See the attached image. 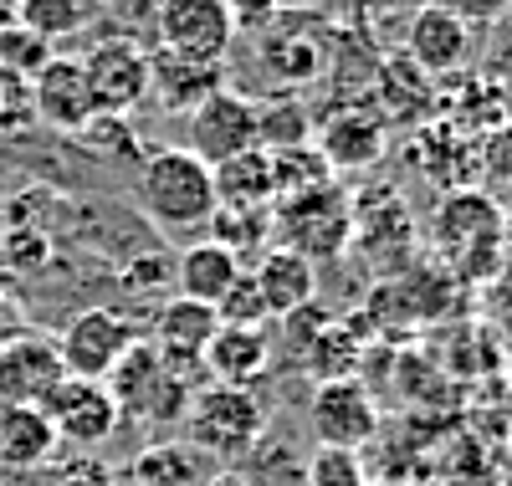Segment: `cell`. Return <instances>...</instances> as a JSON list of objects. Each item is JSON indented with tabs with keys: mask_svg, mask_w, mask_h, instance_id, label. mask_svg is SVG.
<instances>
[{
	"mask_svg": "<svg viewBox=\"0 0 512 486\" xmlns=\"http://www.w3.org/2000/svg\"><path fill=\"white\" fill-rule=\"evenodd\" d=\"M26 98H31V113L47 123V128H62V134H77V128L93 118L88 77H82V62L77 57H52L47 67L26 82Z\"/></svg>",
	"mask_w": 512,
	"mask_h": 486,
	"instance_id": "obj_15",
	"label": "cell"
},
{
	"mask_svg": "<svg viewBox=\"0 0 512 486\" xmlns=\"http://www.w3.org/2000/svg\"><path fill=\"white\" fill-rule=\"evenodd\" d=\"M16 21L57 47L88 26V0H16Z\"/></svg>",
	"mask_w": 512,
	"mask_h": 486,
	"instance_id": "obj_27",
	"label": "cell"
},
{
	"mask_svg": "<svg viewBox=\"0 0 512 486\" xmlns=\"http://www.w3.org/2000/svg\"><path fill=\"white\" fill-rule=\"evenodd\" d=\"M52 451H57V430L36 405H0V461L31 471L52 461Z\"/></svg>",
	"mask_w": 512,
	"mask_h": 486,
	"instance_id": "obj_22",
	"label": "cell"
},
{
	"mask_svg": "<svg viewBox=\"0 0 512 486\" xmlns=\"http://www.w3.org/2000/svg\"><path fill=\"white\" fill-rule=\"evenodd\" d=\"M267 159H272V190H277V200L308 195V190H318V185L333 180V169L323 164V154L313 149V139L297 144V149H277V154H267ZM277 200H272V205H277Z\"/></svg>",
	"mask_w": 512,
	"mask_h": 486,
	"instance_id": "obj_25",
	"label": "cell"
},
{
	"mask_svg": "<svg viewBox=\"0 0 512 486\" xmlns=\"http://www.w3.org/2000/svg\"><path fill=\"white\" fill-rule=\"evenodd\" d=\"M267 369H272V343L262 328H216V338L205 343V384L251 389Z\"/></svg>",
	"mask_w": 512,
	"mask_h": 486,
	"instance_id": "obj_19",
	"label": "cell"
},
{
	"mask_svg": "<svg viewBox=\"0 0 512 486\" xmlns=\"http://www.w3.org/2000/svg\"><path fill=\"white\" fill-rule=\"evenodd\" d=\"M108 11H113L123 26H154L159 0H108Z\"/></svg>",
	"mask_w": 512,
	"mask_h": 486,
	"instance_id": "obj_36",
	"label": "cell"
},
{
	"mask_svg": "<svg viewBox=\"0 0 512 486\" xmlns=\"http://www.w3.org/2000/svg\"><path fill=\"white\" fill-rule=\"evenodd\" d=\"M308 425L318 435V446H344V451H364L379 440L384 420H379V400L374 389L354 374V379H328L313 389L308 400Z\"/></svg>",
	"mask_w": 512,
	"mask_h": 486,
	"instance_id": "obj_6",
	"label": "cell"
},
{
	"mask_svg": "<svg viewBox=\"0 0 512 486\" xmlns=\"http://www.w3.org/2000/svg\"><path fill=\"white\" fill-rule=\"evenodd\" d=\"M139 205L159 231H200L216 215V185L210 164L190 149H154L139 164Z\"/></svg>",
	"mask_w": 512,
	"mask_h": 486,
	"instance_id": "obj_2",
	"label": "cell"
},
{
	"mask_svg": "<svg viewBox=\"0 0 512 486\" xmlns=\"http://www.w3.org/2000/svg\"><path fill=\"white\" fill-rule=\"evenodd\" d=\"M210 476H216V466L195 446H149L128 466V481L134 486H205Z\"/></svg>",
	"mask_w": 512,
	"mask_h": 486,
	"instance_id": "obj_23",
	"label": "cell"
},
{
	"mask_svg": "<svg viewBox=\"0 0 512 486\" xmlns=\"http://www.w3.org/2000/svg\"><path fill=\"white\" fill-rule=\"evenodd\" d=\"M226 87V67L216 62H190V57H175V52H149V98L164 108V113H195L210 93Z\"/></svg>",
	"mask_w": 512,
	"mask_h": 486,
	"instance_id": "obj_18",
	"label": "cell"
},
{
	"mask_svg": "<svg viewBox=\"0 0 512 486\" xmlns=\"http://www.w3.org/2000/svg\"><path fill=\"white\" fill-rule=\"evenodd\" d=\"M226 11L236 26H267L277 16V0H226Z\"/></svg>",
	"mask_w": 512,
	"mask_h": 486,
	"instance_id": "obj_35",
	"label": "cell"
},
{
	"mask_svg": "<svg viewBox=\"0 0 512 486\" xmlns=\"http://www.w3.org/2000/svg\"><path fill=\"white\" fill-rule=\"evenodd\" d=\"M200 164H226L246 149H256V103L221 87V93H210L195 113H190V144H185Z\"/></svg>",
	"mask_w": 512,
	"mask_h": 486,
	"instance_id": "obj_10",
	"label": "cell"
},
{
	"mask_svg": "<svg viewBox=\"0 0 512 486\" xmlns=\"http://www.w3.org/2000/svg\"><path fill=\"white\" fill-rule=\"evenodd\" d=\"M502 246H512V200L502 205Z\"/></svg>",
	"mask_w": 512,
	"mask_h": 486,
	"instance_id": "obj_40",
	"label": "cell"
},
{
	"mask_svg": "<svg viewBox=\"0 0 512 486\" xmlns=\"http://www.w3.org/2000/svg\"><path fill=\"white\" fill-rule=\"evenodd\" d=\"M205 486H251V481H246L241 471H216V476H210Z\"/></svg>",
	"mask_w": 512,
	"mask_h": 486,
	"instance_id": "obj_38",
	"label": "cell"
},
{
	"mask_svg": "<svg viewBox=\"0 0 512 486\" xmlns=\"http://www.w3.org/2000/svg\"><path fill=\"white\" fill-rule=\"evenodd\" d=\"M134 343H139V328L128 323L123 313H113V307H82V313L62 328V338H57V359H62V374L103 384L113 374V364Z\"/></svg>",
	"mask_w": 512,
	"mask_h": 486,
	"instance_id": "obj_8",
	"label": "cell"
},
{
	"mask_svg": "<svg viewBox=\"0 0 512 486\" xmlns=\"http://www.w3.org/2000/svg\"><path fill=\"white\" fill-rule=\"evenodd\" d=\"M103 384L118 405V420H139V425H185V410L200 389L180 369H169L149 338L128 348Z\"/></svg>",
	"mask_w": 512,
	"mask_h": 486,
	"instance_id": "obj_3",
	"label": "cell"
},
{
	"mask_svg": "<svg viewBox=\"0 0 512 486\" xmlns=\"http://www.w3.org/2000/svg\"><path fill=\"white\" fill-rule=\"evenodd\" d=\"M210 185H216V210H272V200H277L267 149H246V154L216 164L210 169Z\"/></svg>",
	"mask_w": 512,
	"mask_h": 486,
	"instance_id": "obj_21",
	"label": "cell"
},
{
	"mask_svg": "<svg viewBox=\"0 0 512 486\" xmlns=\"http://www.w3.org/2000/svg\"><path fill=\"white\" fill-rule=\"evenodd\" d=\"M154 36H159V47L175 52V57L226 67V52L236 41V21L226 11V0H159Z\"/></svg>",
	"mask_w": 512,
	"mask_h": 486,
	"instance_id": "obj_7",
	"label": "cell"
},
{
	"mask_svg": "<svg viewBox=\"0 0 512 486\" xmlns=\"http://www.w3.org/2000/svg\"><path fill=\"white\" fill-rule=\"evenodd\" d=\"M57 52H52V41H41L36 31H26L21 21L0 31V72L16 77V82H31L41 67H47Z\"/></svg>",
	"mask_w": 512,
	"mask_h": 486,
	"instance_id": "obj_29",
	"label": "cell"
},
{
	"mask_svg": "<svg viewBox=\"0 0 512 486\" xmlns=\"http://www.w3.org/2000/svg\"><path fill=\"white\" fill-rule=\"evenodd\" d=\"M82 77H88L93 113L128 118V108H139L149 98V52L134 36L103 41V47H93L82 57Z\"/></svg>",
	"mask_w": 512,
	"mask_h": 486,
	"instance_id": "obj_9",
	"label": "cell"
},
{
	"mask_svg": "<svg viewBox=\"0 0 512 486\" xmlns=\"http://www.w3.org/2000/svg\"><path fill=\"white\" fill-rule=\"evenodd\" d=\"M482 302L492 307L497 318H512V246L502 251V261L492 267V277L482 282Z\"/></svg>",
	"mask_w": 512,
	"mask_h": 486,
	"instance_id": "obj_33",
	"label": "cell"
},
{
	"mask_svg": "<svg viewBox=\"0 0 512 486\" xmlns=\"http://www.w3.org/2000/svg\"><path fill=\"white\" fill-rule=\"evenodd\" d=\"M77 134H82V144H88V149H98V154H108V159H134V154H139L128 118H113V113H93L88 123L77 128Z\"/></svg>",
	"mask_w": 512,
	"mask_h": 486,
	"instance_id": "obj_32",
	"label": "cell"
},
{
	"mask_svg": "<svg viewBox=\"0 0 512 486\" xmlns=\"http://www.w3.org/2000/svg\"><path fill=\"white\" fill-rule=\"evenodd\" d=\"M216 328H221L216 307L190 302V297H169V302H159V313H154L149 343L159 348V359L169 369H180L185 379L205 384V343L216 338Z\"/></svg>",
	"mask_w": 512,
	"mask_h": 486,
	"instance_id": "obj_12",
	"label": "cell"
},
{
	"mask_svg": "<svg viewBox=\"0 0 512 486\" xmlns=\"http://www.w3.org/2000/svg\"><path fill=\"white\" fill-rule=\"evenodd\" d=\"M446 11H456L466 26H497L512 11V0H446Z\"/></svg>",
	"mask_w": 512,
	"mask_h": 486,
	"instance_id": "obj_34",
	"label": "cell"
},
{
	"mask_svg": "<svg viewBox=\"0 0 512 486\" xmlns=\"http://www.w3.org/2000/svg\"><path fill=\"white\" fill-rule=\"evenodd\" d=\"M492 72L512 77V11L492 26Z\"/></svg>",
	"mask_w": 512,
	"mask_h": 486,
	"instance_id": "obj_37",
	"label": "cell"
},
{
	"mask_svg": "<svg viewBox=\"0 0 512 486\" xmlns=\"http://www.w3.org/2000/svg\"><path fill=\"white\" fill-rule=\"evenodd\" d=\"M62 384L57 338L16 333L0 343V405H47V394Z\"/></svg>",
	"mask_w": 512,
	"mask_h": 486,
	"instance_id": "obj_13",
	"label": "cell"
},
{
	"mask_svg": "<svg viewBox=\"0 0 512 486\" xmlns=\"http://www.w3.org/2000/svg\"><path fill=\"white\" fill-rule=\"evenodd\" d=\"M272 236V210H216L210 215V241L226 246L241 267H246V251L262 256Z\"/></svg>",
	"mask_w": 512,
	"mask_h": 486,
	"instance_id": "obj_26",
	"label": "cell"
},
{
	"mask_svg": "<svg viewBox=\"0 0 512 486\" xmlns=\"http://www.w3.org/2000/svg\"><path fill=\"white\" fill-rule=\"evenodd\" d=\"M267 67L282 82H308L323 72V57L308 36H277V41H267Z\"/></svg>",
	"mask_w": 512,
	"mask_h": 486,
	"instance_id": "obj_30",
	"label": "cell"
},
{
	"mask_svg": "<svg viewBox=\"0 0 512 486\" xmlns=\"http://www.w3.org/2000/svg\"><path fill=\"white\" fill-rule=\"evenodd\" d=\"M16 26V0H0V31Z\"/></svg>",
	"mask_w": 512,
	"mask_h": 486,
	"instance_id": "obj_39",
	"label": "cell"
},
{
	"mask_svg": "<svg viewBox=\"0 0 512 486\" xmlns=\"http://www.w3.org/2000/svg\"><path fill=\"white\" fill-rule=\"evenodd\" d=\"M507 466H512V425H507Z\"/></svg>",
	"mask_w": 512,
	"mask_h": 486,
	"instance_id": "obj_42",
	"label": "cell"
},
{
	"mask_svg": "<svg viewBox=\"0 0 512 486\" xmlns=\"http://www.w3.org/2000/svg\"><path fill=\"white\" fill-rule=\"evenodd\" d=\"M216 318H221V328H267V323H272L267 307H262V297H256L251 272H241V277L231 282V292L216 302Z\"/></svg>",
	"mask_w": 512,
	"mask_h": 486,
	"instance_id": "obj_31",
	"label": "cell"
},
{
	"mask_svg": "<svg viewBox=\"0 0 512 486\" xmlns=\"http://www.w3.org/2000/svg\"><path fill=\"white\" fill-rule=\"evenodd\" d=\"M313 149L333 174H364L384 159V118L374 108H344L318 128Z\"/></svg>",
	"mask_w": 512,
	"mask_h": 486,
	"instance_id": "obj_17",
	"label": "cell"
},
{
	"mask_svg": "<svg viewBox=\"0 0 512 486\" xmlns=\"http://www.w3.org/2000/svg\"><path fill=\"white\" fill-rule=\"evenodd\" d=\"M272 236H277V246L308 256L313 267L344 256L354 246V195L338 180H328L308 195L277 200L272 205Z\"/></svg>",
	"mask_w": 512,
	"mask_h": 486,
	"instance_id": "obj_4",
	"label": "cell"
},
{
	"mask_svg": "<svg viewBox=\"0 0 512 486\" xmlns=\"http://www.w3.org/2000/svg\"><path fill=\"white\" fill-rule=\"evenodd\" d=\"M251 282H256V297H262L267 318H282V323L292 313H303V307H313V297H318V267L287 246H267L256 256Z\"/></svg>",
	"mask_w": 512,
	"mask_h": 486,
	"instance_id": "obj_16",
	"label": "cell"
},
{
	"mask_svg": "<svg viewBox=\"0 0 512 486\" xmlns=\"http://www.w3.org/2000/svg\"><path fill=\"white\" fill-rule=\"evenodd\" d=\"M190 425V446L210 461H236L246 456L267 430V405L251 389H231V384H200L195 400L185 410Z\"/></svg>",
	"mask_w": 512,
	"mask_h": 486,
	"instance_id": "obj_5",
	"label": "cell"
},
{
	"mask_svg": "<svg viewBox=\"0 0 512 486\" xmlns=\"http://www.w3.org/2000/svg\"><path fill=\"white\" fill-rule=\"evenodd\" d=\"M6 82H11V77H6V72H0V108H6Z\"/></svg>",
	"mask_w": 512,
	"mask_h": 486,
	"instance_id": "obj_41",
	"label": "cell"
},
{
	"mask_svg": "<svg viewBox=\"0 0 512 486\" xmlns=\"http://www.w3.org/2000/svg\"><path fill=\"white\" fill-rule=\"evenodd\" d=\"M308 128H313L308 108L292 103L287 93H277L272 103H256V149H267V154L297 149V144H308Z\"/></svg>",
	"mask_w": 512,
	"mask_h": 486,
	"instance_id": "obj_24",
	"label": "cell"
},
{
	"mask_svg": "<svg viewBox=\"0 0 512 486\" xmlns=\"http://www.w3.org/2000/svg\"><path fill=\"white\" fill-rule=\"evenodd\" d=\"M41 415L52 420L57 440H67V446H103V440L123 425L108 384L72 379V374H62V384L47 394V405H41Z\"/></svg>",
	"mask_w": 512,
	"mask_h": 486,
	"instance_id": "obj_11",
	"label": "cell"
},
{
	"mask_svg": "<svg viewBox=\"0 0 512 486\" xmlns=\"http://www.w3.org/2000/svg\"><path fill=\"white\" fill-rule=\"evenodd\" d=\"M246 267L226 251V246H216V241H195V246H185L180 256H175V297H190V302H205V307H216L226 292H231V282L241 277Z\"/></svg>",
	"mask_w": 512,
	"mask_h": 486,
	"instance_id": "obj_20",
	"label": "cell"
},
{
	"mask_svg": "<svg viewBox=\"0 0 512 486\" xmlns=\"http://www.w3.org/2000/svg\"><path fill=\"white\" fill-rule=\"evenodd\" d=\"M472 52V26L456 11H446L441 0L431 6H415L405 21V62L415 72H456Z\"/></svg>",
	"mask_w": 512,
	"mask_h": 486,
	"instance_id": "obj_14",
	"label": "cell"
},
{
	"mask_svg": "<svg viewBox=\"0 0 512 486\" xmlns=\"http://www.w3.org/2000/svg\"><path fill=\"white\" fill-rule=\"evenodd\" d=\"M374 486H415V481H374Z\"/></svg>",
	"mask_w": 512,
	"mask_h": 486,
	"instance_id": "obj_43",
	"label": "cell"
},
{
	"mask_svg": "<svg viewBox=\"0 0 512 486\" xmlns=\"http://www.w3.org/2000/svg\"><path fill=\"white\" fill-rule=\"evenodd\" d=\"M308 486H374V471L364 461V451H344V446H318L303 466Z\"/></svg>",
	"mask_w": 512,
	"mask_h": 486,
	"instance_id": "obj_28",
	"label": "cell"
},
{
	"mask_svg": "<svg viewBox=\"0 0 512 486\" xmlns=\"http://www.w3.org/2000/svg\"><path fill=\"white\" fill-rule=\"evenodd\" d=\"M431 246L441 256V272L456 287L482 292L492 267L502 261V205L482 190H456L431 215Z\"/></svg>",
	"mask_w": 512,
	"mask_h": 486,
	"instance_id": "obj_1",
	"label": "cell"
}]
</instances>
